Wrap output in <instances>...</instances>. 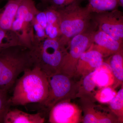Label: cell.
<instances>
[{"label":"cell","mask_w":123,"mask_h":123,"mask_svg":"<svg viewBox=\"0 0 123 123\" xmlns=\"http://www.w3.org/2000/svg\"><path fill=\"white\" fill-rule=\"evenodd\" d=\"M109 107L111 112L122 121L123 115V88L117 92L116 95L110 103Z\"/></svg>","instance_id":"cell-22"},{"label":"cell","mask_w":123,"mask_h":123,"mask_svg":"<svg viewBox=\"0 0 123 123\" xmlns=\"http://www.w3.org/2000/svg\"><path fill=\"white\" fill-rule=\"evenodd\" d=\"M109 113H105L95 110L94 106L86 108L85 114L82 118L84 123H110L116 122V119Z\"/></svg>","instance_id":"cell-16"},{"label":"cell","mask_w":123,"mask_h":123,"mask_svg":"<svg viewBox=\"0 0 123 123\" xmlns=\"http://www.w3.org/2000/svg\"><path fill=\"white\" fill-rule=\"evenodd\" d=\"M7 92L2 90H0V123H3L4 118L11 106L7 97Z\"/></svg>","instance_id":"cell-24"},{"label":"cell","mask_w":123,"mask_h":123,"mask_svg":"<svg viewBox=\"0 0 123 123\" xmlns=\"http://www.w3.org/2000/svg\"><path fill=\"white\" fill-rule=\"evenodd\" d=\"M22 0H8L0 12V29L11 30L18 8Z\"/></svg>","instance_id":"cell-13"},{"label":"cell","mask_w":123,"mask_h":123,"mask_svg":"<svg viewBox=\"0 0 123 123\" xmlns=\"http://www.w3.org/2000/svg\"><path fill=\"white\" fill-rule=\"evenodd\" d=\"M70 77L61 73L48 76V94L47 98L40 105L50 110L56 104L62 100L69 99L73 92V84Z\"/></svg>","instance_id":"cell-7"},{"label":"cell","mask_w":123,"mask_h":123,"mask_svg":"<svg viewBox=\"0 0 123 123\" xmlns=\"http://www.w3.org/2000/svg\"><path fill=\"white\" fill-rule=\"evenodd\" d=\"M56 9L59 17L61 33L59 40L67 47L72 38L89 30L92 12L87 6L81 7L77 1Z\"/></svg>","instance_id":"cell-4"},{"label":"cell","mask_w":123,"mask_h":123,"mask_svg":"<svg viewBox=\"0 0 123 123\" xmlns=\"http://www.w3.org/2000/svg\"><path fill=\"white\" fill-rule=\"evenodd\" d=\"M18 45L22 46L19 38L13 31L0 29V50Z\"/></svg>","instance_id":"cell-21"},{"label":"cell","mask_w":123,"mask_h":123,"mask_svg":"<svg viewBox=\"0 0 123 123\" xmlns=\"http://www.w3.org/2000/svg\"><path fill=\"white\" fill-rule=\"evenodd\" d=\"M103 57L100 52L92 48L91 45L79 58L77 65L75 75L83 77L93 72L103 63Z\"/></svg>","instance_id":"cell-11"},{"label":"cell","mask_w":123,"mask_h":123,"mask_svg":"<svg viewBox=\"0 0 123 123\" xmlns=\"http://www.w3.org/2000/svg\"><path fill=\"white\" fill-rule=\"evenodd\" d=\"M106 62L110 65L114 77L116 88L123 83V50L110 55Z\"/></svg>","instance_id":"cell-17"},{"label":"cell","mask_w":123,"mask_h":123,"mask_svg":"<svg viewBox=\"0 0 123 123\" xmlns=\"http://www.w3.org/2000/svg\"><path fill=\"white\" fill-rule=\"evenodd\" d=\"M93 76L96 86L99 88L114 86V77L111 67L106 62L103 61L93 72Z\"/></svg>","instance_id":"cell-14"},{"label":"cell","mask_w":123,"mask_h":123,"mask_svg":"<svg viewBox=\"0 0 123 123\" xmlns=\"http://www.w3.org/2000/svg\"><path fill=\"white\" fill-rule=\"evenodd\" d=\"M1 90V89H0V90Z\"/></svg>","instance_id":"cell-30"},{"label":"cell","mask_w":123,"mask_h":123,"mask_svg":"<svg viewBox=\"0 0 123 123\" xmlns=\"http://www.w3.org/2000/svg\"><path fill=\"white\" fill-rule=\"evenodd\" d=\"M34 66L30 49L18 45L0 50V89L8 91L18 76Z\"/></svg>","instance_id":"cell-2"},{"label":"cell","mask_w":123,"mask_h":123,"mask_svg":"<svg viewBox=\"0 0 123 123\" xmlns=\"http://www.w3.org/2000/svg\"><path fill=\"white\" fill-rule=\"evenodd\" d=\"M30 49L34 66H37L47 76L60 73L66 47L59 39L47 38L35 40Z\"/></svg>","instance_id":"cell-3"},{"label":"cell","mask_w":123,"mask_h":123,"mask_svg":"<svg viewBox=\"0 0 123 123\" xmlns=\"http://www.w3.org/2000/svg\"><path fill=\"white\" fill-rule=\"evenodd\" d=\"M2 8H0V12L1 11V10H2Z\"/></svg>","instance_id":"cell-28"},{"label":"cell","mask_w":123,"mask_h":123,"mask_svg":"<svg viewBox=\"0 0 123 123\" xmlns=\"http://www.w3.org/2000/svg\"><path fill=\"white\" fill-rule=\"evenodd\" d=\"M4 0H0V1H2Z\"/></svg>","instance_id":"cell-29"},{"label":"cell","mask_w":123,"mask_h":123,"mask_svg":"<svg viewBox=\"0 0 123 123\" xmlns=\"http://www.w3.org/2000/svg\"><path fill=\"white\" fill-rule=\"evenodd\" d=\"M86 6L92 12L99 13L111 11L117 9L118 6L117 0H86Z\"/></svg>","instance_id":"cell-18"},{"label":"cell","mask_w":123,"mask_h":123,"mask_svg":"<svg viewBox=\"0 0 123 123\" xmlns=\"http://www.w3.org/2000/svg\"><path fill=\"white\" fill-rule=\"evenodd\" d=\"M117 92L112 86L100 88L95 93L94 98L100 103H109L116 95Z\"/></svg>","instance_id":"cell-23"},{"label":"cell","mask_w":123,"mask_h":123,"mask_svg":"<svg viewBox=\"0 0 123 123\" xmlns=\"http://www.w3.org/2000/svg\"><path fill=\"white\" fill-rule=\"evenodd\" d=\"M39 10L34 0H22L11 30L17 34L21 45L31 49L35 40L33 22Z\"/></svg>","instance_id":"cell-5"},{"label":"cell","mask_w":123,"mask_h":123,"mask_svg":"<svg viewBox=\"0 0 123 123\" xmlns=\"http://www.w3.org/2000/svg\"><path fill=\"white\" fill-rule=\"evenodd\" d=\"M119 5L121 7L123 6V0H117Z\"/></svg>","instance_id":"cell-26"},{"label":"cell","mask_w":123,"mask_h":123,"mask_svg":"<svg viewBox=\"0 0 123 123\" xmlns=\"http://www.w3.org/2000/svg\"><path fill=\"white\" fill-rule=\"evenodd\" d=\"M91 45L92 48L100 52L103 57L123 50V43L99 30L93 31Z\"/></svg>","instance_id":"cell-10"},{"label":"cell","mask_w":123,"mask_h":123,"mask_svg":"<svg viewBox=\"0 0 123 123\" xmlns=\"http://www.w3.org/2000/svg\"><path fill=\"white\" fill-rule=\"evenodd\" d=\"M44 11L47 20L46 29L47 37L53 39H59L61 36V33L58 11L56 9L51 6Z\"/></svg>","instance_id":"cell-15"},{"label":"cell","mask_w":123,"mask_h":123,"mask_svg":"<svg viewBox=\"0 0 123 123\" xmlns=\"http://www.w3.org/2000/svg\"><path fill=\"white\" fill-rule=\"evenodd\" d=\"M69 100L60 101L51 108L49 116L50 123H78L82 121L81 110Z\"/></svg>","instance_id":"cell-9"},{"label":"cell","mask_w":123,"mask_h":123,"mask_svg":"<svg viewBox=\"0 0 123 123\" xmlns=\"http://www.w3.org/2000/svg\"><path fill=\"white\" fill-rule=\"evenodd\" d=\"M41 1H42V2H43V3H46L47 2H48L49 0H40Z\"/></svg>","instance_id":"cell-27"},{"label":"cell","mask_w":123,"mask_h":123,"mask_svg":"<svg viewBox=\"0 0 123 123\" xmlns=\"http://www.w3.org/2000/svg\"><path fill=\"white\" fill-rule=\"evenodd\" d=\"M48 76L37 66L25 70L16 82L11 105L24 106L32 103L41 104L48 94Z\"/></svg>","instance_id":"cell-1"},{"label":"cell","mask_w":123,"mask_h":123,"mask_svg":"<svg viewBox=\"0 0 123 123\" xmlns=\"http://www.w3.org/2000/svg\"><path fill=\"white\" fill-rule=\"evenodd\" d=\"M93 72L83 77V80L79 83L78 86V93L79 97L85 98L86 99L87 96L94 91L96 85L93 79ZM80 97V98H81Z\"/></svg>","instance_id":"cell-20"},{"label":"cell","mask_w":123,"mask_h":123,"mask_svg":"<svg viewBox=\"0 0 123 123\" xmlns=\"http://www.w3.org/2000/svg\"><path fill=\"white\" fill-rule=\"evenodd\" d=\"M93 31L89 30L71 39L66 47L67 50L62 62L60 73L70 77L75 75L79 58L92 44Z\"/></svg>","instance_id":"cell-6"},{"label":"cell","mask_w":123,"mask_h":123,"mask_svg":"<svg viewBox=\"0 0 123 123\" xmlns=\"http://www.w3.org/2000/svg\"><path fill=\"white\" fill-rule=\"evenodd\" d=\"M95 21L98 30L109 35L121 43L123 40V16L116 9L97 13Z\"/></svg>","instance_id":"cell-8"},{"label":"cell","mask_w":123,"mask_h":123,"mask_svg":"<svg viewBox=\"0 0 123 123\" xmlns=\"http://www.w3.org/2000/svg\"><path fill=\"white\" fill-rule=\"evenodd\" d=\"M47 20L45 11H40L36 15L33 22L35 40H41L47 38L46 29Z\"/></svg>","instance_id":"cell-19"},{"label":"cell","mask_w":123,"mask_h":123,"mask_svg":"<svg viewBox=\"0 0 123 123\" xmlns=\"http://www.w3.org/2000/svg\"><path fill=\"white\" fill-rule=\"evenodd\" d=\"M77 0H49L51 6L55 9L64 8L76 2Z\"/></svg>","instance_id":"cell-25"},{"label":"cell","mask_w":123,"mask_h":123,"mask_svg":"<svg viewBox=\"0 0 123 123\" xmlns=\"http://www.w3.org/2000/svg\"><path fill=\"white\" fill-rule=\"evenodd\" d=\"M45 119L40 112L31 114L18 109H10L3 121L4 123H43Z\"/></svg>","instance_id":"cell-12"}]
</instances>
